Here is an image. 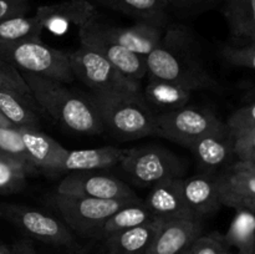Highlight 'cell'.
I'll list each match as a JSON object with an SVG mask.
<instances>
[{
	"label": "cell",
	"instance_id": "obj_5",
	"mask_svg": "<svg viewBox=\"0 0 255 254\" xmlns=\"http://www.w3.org/2000/svg\"><path fill=\"white\" fill-rule=\"evenodd\" d=\"M75 79L84 82L92 92L116 95H141V82L128 79L110 64L100 52L80 44L69 52Z\"/></svg>",
	"mask_w": 255,
	"mask_h": 254
},
{
	"label": "cell",
	"instance_id": "obj_39",
	"mask_svg": "<svg viewBox=\"0 0 255 254\" xmlns=\"http://www.w3.org/2000/svg\"><path fill=\"white\" fill-rule=\"evenodd\" d=\"M233 171L243 172V173H248L251 176L255 177V162H249V161H237L236 163L232 164L229 167Z\"/></svg>",
	"mask_w": 255,
	"mask_h": 254
},
{
	"label": "cell",
	"instance_id": "obj_35",
	"mask_svg": "<svg viewBox=\"0 0 255 254\" xmlns=\"http://www.w3.org/2000/svg\"><path fill=\"white\" fill-rule=\"evenodd\" d=\"M234 154L238 161L255 162V129L233 136Z\"/></svg>",
	"mask_w": 255,
	"mask_h": 254
},
{
	"label": "cell",
	"instance_id": "obj_23",
	"mask_svg": "<svg viewBox=\"0 0 255 254\" xmlns=\"http://www.w3.org/2000/svg\"><path fill=\"white\" fill-rule=\"evenodd\" d=\"M162 223V219H154L149 223L111 234L105 238L107 254H146Z\"/></svg>",
	"mask_w": 255,
	"mask_h": 254
},
{
	"label": "cell",
	"instance_id": "obj_27",
	"mask_svg": "<svg viewBox=\"0 0 255 254\" xmlns=\"http://www.w3.org/2000/svg\"><path fill=\"white\" fill-rule=\"evenodd\" d=\"M227 246L237 248L238 254H252L255 249V216L247 209L237 211L236 217L223 237Z\"/></svg>",
	"mask_w": 255,
	"mask_h": 254
},
{
	"label": "cell",
	"instance_id": "obj_15",
	"mask_svg": "<svg viewBox=\"0 0 255 254\" xmlns=\"http://www.w3.org/2000/svg\"><path fill=\"white\" fill-rule=\"evenodd\" d=\"M202 219L163 221L146 254H181L202 236Z\"/></svg>",
	"mask_w": 255,
	"mask_h": 254
},
{
	"label": "cell",
	"instance_id": "obj_8",
	"mask_svg": "<svg viewBox=\"0 0 255 254\" xmlns=\"http://www.w3.org/2000/svg\"><path fill=\"white\" fill-rule=\"evenodd\" d=\"M158 136L187 147L196 139L213 132L227 129L211 110L184 106L176 111L157 116Z\"/></svg>",
	"mask_w": 255,
	"mask_h": 254
},
{
	"label": "cell",
	"instance_id": "obj_28",
	"mask_svg": "<svg viewBox=\"0 0 255 254\" xmlns=\"http://www.w3.org/2000/svg\"><path fill=\"white\" fill-rule=\"evenodd\" d=\"M42 27L34 16H21L0 21V46L25 39H40Z\"/></svg>",
	"mask_w": 255,
	"mask_h": 254
},
{
	"label": "cell",
	"instance_id": "obj_6",
	"mask_svg": "<svg viewBox=\"0 0 255 254\" xmlns=\"http://www.w3.org/2000/svg\"><path fill=\"white\" fill-rule=\"evenodd\" d=\"M120 167L134 184L149 187L174 177H182L184 167L181 159L158 144L128 148Z\"/></svg>",
	"mask_w": 255,
	"mask_h": 254
},
{
	"label": "cell",
	"instance_id": "obj_11",
	"mask_svg": "<svg viewBox=\"0 0 255 254\" xmlns=\"http://www.w3.org/2000/svg\"><path fill=\"white\" fill-rule=\"evenodd\" d=\"M80 44L96 50L110 64L128 79L141 82L147 75L146 57L127 50L126 47L110 41L91 27L90 22L79 29Z\"/></svg>",
	"mask_w": 255,
	"mask_h": 254
},
{
	"label": "cell",
	"instance_id": "obj_33",
	"mask_svg": "<svg viewBox=\"0 0 255 254\" xmlns=\"http://www.w3.org/2000/svg\"><path fill=\"white\" fill-rule=\"evenodd\" d=\"M222 55L223 59L231 65L255 71V41H251L243 46L224 47Z\"/></svg>",
	"mask_w": 255,
	"mask_h": 254
},
{
	"label": "cell",
	"instance_id": "obj_19",
	"mask_svg": "<svg viewBox=\"0 0 255 254\" xmlns=\"http://www.w3.org/2000/svg\"><path fill=\"white\" fill-rule=\"evenodd\" d=\"M142 97L148 109L158 116L187 106L192 97V90L174 82L148 77Z\"/></svg>",
	"mask_w": 255,
	"mask_h": 254
},
{
	"label": "cell",
	"instance_id": "obj_14",
	"mask_svg": "<svg viewBox=\"0 0 255 254\" xmlns=\"http://www.w3.org/2000/svg\"><path fill=\"white\" fill-rule=\"evenodd\" d=\"M182 178L183 177L164 179L151 187V191L143 202L154 218L162 221L196 218L184 201Z\"/></svg>",
	"mask_w": 255,
	"mask_h": 254
},
{
	"label": "cell",
	"instance_id": "obj_21",
	"mask_svg": "<svg viewBox=\"0 0 255 254\" xmlns=\"http://www.w3.org/2000/svg\"><path fill=\"white\" fill-rule=\"evenodd\" d=\"M101 6L120 11L136 19L138 22L166 29L169 24L168 0H96Z\"/></svg>",
	"mask_w": 255,
	"mask_h": 254
},
{
	"label": "cell",
	"instance_id": "obj_20",
	"mask_svg": "<svg viewBox=\"0 0 255 254\" xmlns=\"http://www.w3.org/2000/svg\"><path fill=\"white\" fill-rule=\"evenodd\" d=\"M219 196L223 206L255 212V177L228 168L217 176Z\"/></svg>",
	"mask_w": 255,
	"mask_h": 254
},
{
	"label": "cell",
	"instance_id": "obj_30",
	"mask_svg": "<svg viewBox=\"0 0 255 254\" xmlns=\"http://www.w3.org/2000/svg\"><path fill=\"white\" fill-rule=\"evenodd\" d=\"M29 174L30 171L26 167L0 153V194L21 191Z\"/></svg>",
	"mask_w": 255,
	"mask_h": 254
},
{
	"label": "cell",
	"instance_id": "obj_42",
	"mask_svg": "<svg viewBox=\"0 0 255 254\" xmlns=\"http://www.w3.org/2000/svg\"><path fill=\"white\" fill-rule=\"evenodd\" d=\"M75 254H90L89 251H86V249H81V251H77Z\"/></svg>",
	"mask_w": 255,
	"mask_h": 254
},
{
	"label": "cell",
	"instance_id": "obj_2",
	"mask_svg": "<svg viewBox=\"0 0 255 254\" xmlns=\"http://www.w3.org/2000/svg\"><path fill=\"white\" fill-rule=\"evenodd\" d=\"M37 106L66 128L81 134L105 131L96 109L87 96H81L67 84L21 72Z\"/></svg>",
	"mask_w": 255,
	"mask_h": 254
},
{
	"label": "cell",
	"instance_id": "obj_4",
	"mask_svg": "<svg viewBox=\"0 0 255 254\" xmlns=\"http://www.w3.org/2000/svg\"><path fill=\"white\" fill-rule=\"evenodd\" d=\"M0 59L20 72L70 84L75 80L69 52L44 44L40 39H25L0 46Z\"/></svg>",
	"mask_w": 255,
	"mask_h": 254
},
{
	"label": "cell",
	"instance_id": "obj_32",
	"mask_svg": "<svg viewBox=\"0 0 255 254\" xmlns=\"http://www.w3.org/2000/svg\"><path fill=\"white\" fill-rule=\"evenodd\" d=\"M227 127L232 136L246 133L255 129V102L247 106L241 107L229 116L227 121Z\"/></svg>",
	"mask_w": 255,
	"mask_h": 254
},
{
	"label": "cell",
	"instance_id": "obj_36",
	"mask_svg": "<svg viewBox=\"0 0 255 254\" xmlns=\"http://www.w3.org/2000/svg\"><path fill=\"white\" fill-rule=\"evenodd\" d=\"M31 0H0V21L27 16Z\"/></svg>",
	"mask_w": 255,
	"mask_h": 254
},
{
	"label": "cell",
	"instance_id": "obj_9",
	"mask_svg": "<svg viewBox=\"0 0 255 254\" xmlns=\"http://www.w3.org/2000/svg\"><path fill=\"white\" fill-rule=\"evenodd\" d=\"M0 218L14 224L30 238L57 247H70L75 239L71 229L57 218L45 212L21 204L1 203Z\"/></svg>",
	"mask_w": 255,
	"mask_h": 254
},
{
	"label": "cell",
	"instance_id": "obj_40",
	"mask_svg": "<svg viewBox=\"0 0 255 254\" xmlns=\"http://www.w3.org/2000/svg\"><path fill=\"white\" fill-rule=\"evenodd\" d=\"M0 126H12V125L10 124L6 119H5L4 115H2L1 112H0Z\"/></svg>",
	"mask_w": 255,
	"mask_h": 254
},
{
	"label": "cell",
	"instance_id": "obj_45",
	"mask_svg": "<svg viewBox=\"0 0 255 254\" xmlns=\"http://www.w3.org/2000/svg\"><path fill=\"white\" fill-rule=\"evenodd\" d=\"M252 254H255V249H254V252H253V253H252Z\"/></svg>",
	"mask_w": 255,
	"mask_h": 254
},
{
	"label": "cell",
	"instance_id": "obj_41",
	"mask_svg": "<svg viewBox=\"0 0 255 254\" xmlns=\"http://www.w3.org/2000/svg\"><path fill=\"white\" fill-rule=\"evenodd\" d=\"M0 254H10V247L0 244Z\"/></svg>",
	"mask_w": 255,
	"mask_h": 254
},
{
	"label": "cell",
	"instance_id": "obj_10",
	"mask_svg": "<svg viewBox=\"0 0 255 254\" xmlns=\"http://www.w3.org/2000/svg\"><path fill=\"white\" fill-rule=\"evenodd\" d=\"M56 193L65 196L87 197L104 201H137L133 189L112 174L95 171L70 172L56 188Z\"/></svg>",
	"mask_w": 255,
	"mask_h": 254
},
{
	"label": "cell",
	"instance_id": "obj_34",
	"mask_svg": "<svg viewBox=\"0 0 255 254\" xmlns=\"http://www.w3.org/2000/svg\"><path fill=\"white\" fill-rule=\"evenodd\" d=\"M194 254H226L227 244L218 236H201L191 246Z\"/></svg>",
	"mask_w": 255,
	"mask_h": 254
},
{
	"label": "cell",
	"instance_id": "obj_12",
	"mask_svg": "<svg viewBox=\"0 0 255 254\" xmlns=\"http://www.w3.org/2000/svg\"><path fill=\"white\" fill-rule=\"evenodd\" d=\"M35 17L41 25L55 35H62L71 26L82 27L96 19V7L89 0H64L54 4L40 5Z\"/></svg>",
	"mask_w": 255,
	"mask_h": 254
},
{
	"label": "cell",
	"instance_id": "obj_3",
	"mask_svg": "<svg viewBox=\"0 0 255 254\" xmlns=\"http://www.w3.org/2000/svg\"><path fill=\"white\" fill-rule=\"evenodd\" d=\"M101 119L104 128L124 141L158 136L157 115L141 95L92 92L87 95Z\"/></svg>",
	"mask_w": 255,
	"mask_h": 254
},
{
	"label": "cell",
	"instance_id": "obj_22",
	"mask_svg": "<svg viewBox=\"0 0 255 254\" xmlns=\"http://www.w3.org/2000/svg\"><path fill=\"white\" fill-rule=\"evenodd\" d=\"M127 152L128 148H119L114 146L69 151L62 163L61 172L70 173L111 168L121 163Z\"/></svg>",
	"mask_w": 255,
	"mask_h": 254
},
{
	"label": "cell",
	"instance_id": "obj_16",
	"mask_svg": "<svg viewBox=\"0 0 255 254\" xmlns=\"http://www.w3.org/2000/svg\"><path fill=\"white\" fill-rule=\"evenodd\" d=\"M20 132L32 167L47 173H60L69 149L40 128H20Z\"/></svg>",
	"mask_w": 255,
	"mask_h": 254
},
{
	"label": "cell",
	"instance_id": "obj_1",
	"mask_svg": "<svg viewBox=\"0 0 255 254\" xmlns=\"http://www.w3.org/2000/svg\"><path fill=\"white\" fill-rule=\"evenodd\" d=\"M148 77L192 90L214 89L216 80L201 61L193 35L181 25H168L158 46L146 56Z\"/></svg>",
	"mask_w": 255,
	"mask_h": 254
},
{
	"label": "cell",
	"instance_id": "obj_24",
	"mask_svg": "<svg viewBox=\"0 0 255 254\" xmlns=\"http://www.w3.org/2000/svg\"><path fill=\"white\" fill-rule=\"evenodd\" d=\"M40 109L34 99H29L16 92L0 90V112L17 128H39Z\"/></svg>",
	"mask_w": 255,
	"mask_h": 254
},
{
	"label": "cell",
	"instance_id": "obj_7",
	"mask_svg": "<svg viewBox=\"0 0 255 254\" xmlns=\"http://www.w3.org/2000/svg\"><path fill=\"white\" fill-rule=\"evenodd\" d=\"M137 201H104L59 193L51 197V204L62 217L66 226L86 237H97L101 227L115 212Z\"/></svg>",
	"mask_w": 255,
	"mask_h": 254
},
{
	"label": "cell",
	"instance_id": "obj_38",
	"mask_svg": "<svg viewBox=\"0 0 255 254\" xmlns=\"http://www.w3.org/2000/svg\"><path fill=\"white\" fill-rule=\"evenodd\" d=\"M10 254H37L32 244L27 241H20L10 247Z\"/></svg>",
	"mask_w": 255,
	"mask_h": 254
},
{
	"label": "cell",
	"instance_id": "obj_13",
	"mask_svg": "<svg viewBox=\"0 0 255 254\" xmlns=\"http://www.w3.org/2000/svg\"><path fill=\"white\" fill-rule=\"evenodd\" d=\"M92 29L110 41L116 42L127 50L146 57L161 42L163 29L146 22L137 21L131 26H114L94 19L90 21Z\"/></svg>",
	"mask_w": 255,
	"mask_h": 254
},
{
	"label": "cell",
	"instance_id": "obj_31",
	"mask_svg": "<svg viewBox=\"0 0 255 254\" xmlns=\"http://www.w3.org/2000/svg\"><path fill=\"white\" fill-rule=\"evenodd\" d=\"M0 90H7L29 99H34L21 72L2 59H0Z\"/></svg>",
	"mask_w": 255,
	"mask_h": 254
},
{
	"label": "cell",
	"instance_id": "obj_25",
	"mask_svg": "<svg viewBox=\"0 0 255 254\" xmlns=\"http://www.w3.org/2000/svg\"><path fill=\"white\" fill-rule=\"evenodd\" d=\"M224 17L232 35L238 40L255 41V0H224Z\"/></svg>",
	"mask_w": 255,
	"mask_h": 254
},
{
	"label": "cell",
	"instance_id": "obj_37",
	"mask_svg": "<svg viewBox=\"0 0 255 254\" xmlns=\"http://www.w3.org/2000/svg\"><path fill=\"white\" fill-rule=\"evenodd\" d=\"M171 9L184 10V11H191V10H201L217 4V2L224 1V0H168Z\"/></svg>",
	"mask_w": 255,
	"mask_h": 254
},
{
	"label": "cell",
	"instance_id": "obj_43",
	"mask_svg": "<svg viewBox=\"0 0 255 254\" xmlns=\"http://www.w3.org/2000/svg\"><path fill=\"white\" fill-rule=\"evenodd\" d=\"M181 254H194V253H193V252H192L191 247H189V248H188V249H186V251H184V252H182V253H181Z\"/></svg>",
	"mask_w": 255,
	"mask_h": 254
},
{
	"label": "cell",
	"instance_id": "obj_26",
	"mask_svg": "<svg viewBox=\"0 0 255 254\" xmlns=\"http://www.w3.org/2000/svg\"><path fill=\"white\" fill-rule=\"evenodd\" d=\"M153 214L148 211L144 202L142 199L137 202L126 204L121 207L119 211L115 212L100 229L97 237L100 238H107L111 234L117 232L125 231V229L134 228V227L142 226V224L149 223L154 221Z\"/></svg>",
	"mask_w": 255,
	"mask_h": 254
},
{
	"label": "cell",
	"instance_id": "obj_17",
	"mask_svg": "<svg viewBox=\"0 0 255 254\" xmlns=\"http://www.w3.org/2000/svg\"><path fill=\"white\" fill-rule=\"evenodd\" d=\"M182 193L187 206L196 218L213 214L223 204L219 196L217 176L212 173H202L182 178Z\"/></svg>",
	"mask_w": 255,
	"mask_h": 254
},
{
	"label": "cell",
	"instance_id": "obj_44",
	"mask_svg": "<svg viewBox=\"0 0 255 254\" xmlns=\"http://www.w3.org/2000/svg\"><path fill=\"white\" fill-rule=\"evenodd\" d=\"M226 254H238V253H233V252H229V251H227V252H226Z\"/></svg>",
	"mask_w": 255,
	"mask_h": 254
},
{
	"label": "cell",
	"instance_id": "obj_29",
	"mask_svg": "<svg viewBox=\"0 0 255 254\" xmlns=\"http://www.w3.org/2000/svg\"><path fill=\"white\" fill-rule=\"evenodd\" d=\"M0 153L15 159L31 172L35 171L22 142L20 128L15 126H0Z\"/></svg>",
	"mask_w": 255,
	"mask_h": 254
},
{
	"label": "cell",
	"instance_id": "obj_18",
	"mask_svg": "<svg viewBox=\"0 0 255 254\" xmlns=\"http://www.w3.org/2000/svg\"><path fill=\"white\" fill-rule=\"evenodd\" d=\"M188 149L206 173L214 174V171L226 164L234 154V139L227 128L196 139L189 144Z\"/></svg>",
	"mask_w": 255,
	"mask_h": 254
}]
</instances>
